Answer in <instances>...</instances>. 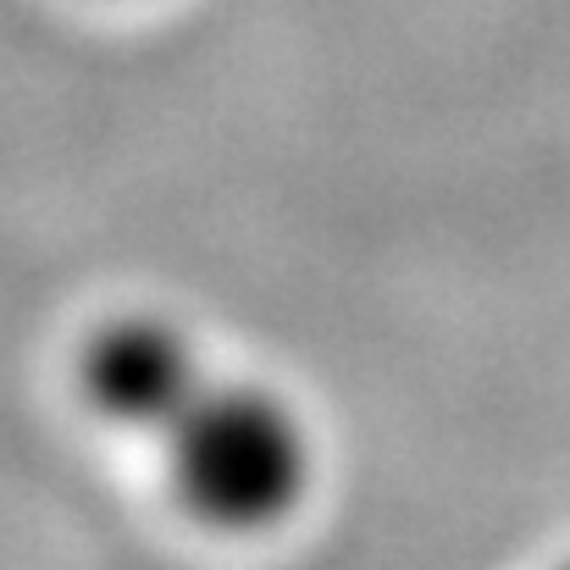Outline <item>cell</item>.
I'll use <instances>...</instances> for the list:
<instances>
[{
    "instance_id": "obj_1",
    "label": "cell",
    "mask_w": 570,
    "mask_h": 570,
    "mask_svg": "<svg viewBox=\"0 0 570 570\" xmlns=\"http://www.w3.org/2000/svg\"><path fill=\"white\" fill-rule=\"evenodd\" d=\"M173 482L194 515L216 527H266L288 515L311 482V438L299 415L244 382H205L167 432Z\"/></svg>"
},
{
    "instance_id": "obj_2",
    "label": "cell",
    "mask_w": 570,
    "mask_h": 570,
    "mask_svg": "<svg viewBox=\"0 0 570 570\" xmlns=\"http://www.w3.org/2000/svg\"><path fill=\"white\" fill-rule=\"evenodd\" d=\"M89 404L128 432H173L178 415L205 393V372L189 333L161 316H122L83 350Z\"/></svg>"
}]
</instances>
